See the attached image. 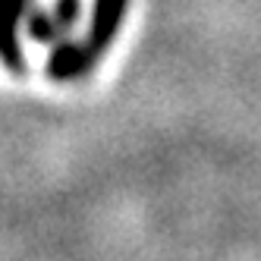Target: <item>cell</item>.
<instances>
[{
  "instance_id": "6da1fadb",
  "label": "cell",
  "mask_w": 261,
  "mask_h": 261,
  "mask_svg": "<svg viewBox=\"0 0 261 261\" xmlns=\"http://www.w3.org/2000/svg\"><path fill=\"white\" fill-rule=\"evenodd\" d=\"M126 7H129V0H95L91 25H88V41H85V47L91 50L95 60H101V54L117 38V32L123 25V16H126Z\"/></svg>"
},
{
  "instance_id": "7a4b0ae2",
  "label": "cell",
  "mask_w": 261,
  "mask_h": 261,
  "mask_svg": "<svg viewBox=\"0 0 261 261\" xmlns=\"http://www.w3.org/2000/svg\"><path fill=\"white\" fill-rule=\"evenodd\" d=\"M32 10V0H0V60L13 72L25 69V54L16 38V22Z\"/></svg>"
},
{
  "instance_id": "3957f363",
  "label": "cell",
  "mask_w": 261,
  "mask_h": 261,
  "mask_svg": "<svg viewBox=\"0 0 261 261\" xmlns=\"http://www.w3.org/2000/svg\"><path fill=\"white\" fill-rule=\"evenodd\" d=\"M98 60L91 57V50L85 44H76V41H57L50 60H47V76L57 79V82H72L85 76V72L95 66Z\"/></svg>"
},
{
  "instance_id": "277c9868",
  "label": "cell",
  "mask_w": 261,
  "mask_h": 261,
  "mask_svg": "<svg viewBox=\"0 0 261 261\" xmlns=\"http://www.w3.org/2000/svg\"><path fill=\"white\" fill-rule=\"evenodd\" d=\"M25 25H29L32 41H38V44H57L60 35H63V29L54 22V16L41 13V10H29L25 13Z\"/></svg>"
},
{
  "instance_id": "5b68a950",
  "label": "cell",
  "mask_w": 261,
  "mask_h": 261,
  "mask_svg": "<svg viewBox=\"0 0 261 261\" xmlns=\"http://www.w3.org/2000/svg\"><path fill=\"white\" fill-rule=\"evenodd\" d=\"M50 16H54V22H57L63 32H69L79 22V16H82V0H57V10H54Z\"/></svg>"
}]
</instances>
